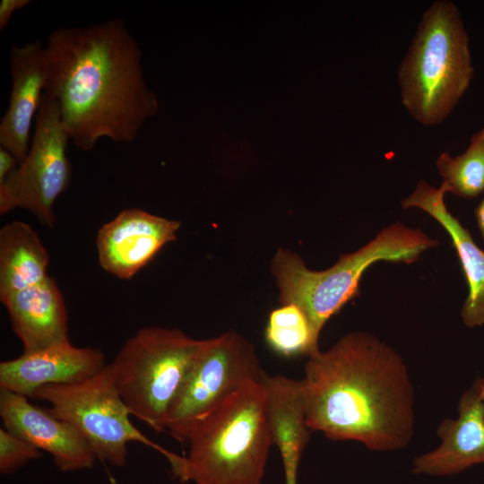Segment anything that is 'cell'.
Instances as JSON below:
<instances>
[{"label":"cell","mask_w":484,"mask_h":484,"mask_svg":"<svg viewBox=\"0 0 484 484\" xmlns=\"http://www.w3.org/2000/svg\"><path fill=\"white\" fill-rule=\"evenodd\" d=\"M44 48V94L57 104L76 147L89 151L101 138L133 143L158 105L143 78L141 48L123 20L60 28Z\"/></svg>","instance_id":"1"},{"label":"cell","mask_w":484,"mask_h":484,"mask_svg":"<svg viewBox=\"0 0 484 484\" xmlns=\"http://www.w3.org/2000/svg\"><path fill=\"white\" fill-rule=\"evenodd\" d=\"M306 423L327 438L376 452L405 447L414 428V392L401 356L367 333L341 337L307 357Z\"/></svg>","instance_id":"2"},{"label":"cell","mask_w":484,"mask_h":484,"mask_svg":"<svg viewBox=\"0 0 484 484\" xmlns=\"http://www.w3.org/2000/svg\"><path fill=\"white\" fill-rule=\"evenodd\" d=\"M173 473L195 484H262L272 435L262 381L246 384L191 431Z\"/></svg>","instance_id":"3"},{"label":"cell","mask_w":484,"mask_h":484,"mask_svg":"<svg viewBox=\"0 0 484 484\" xmlns=\"http://www.w3.org/2000/svg\"><path fill=\"white\" fill-rule=\"evenodd\" d=\"M474 75L469 36L457 6L435 1L423 13L398 71L401 99L423 125L441 124Z\"/></svg>","instance_id":"4"},{"label":"cell","mask_w":484,"mask_h":484,"mask_svg":"<svg viewBox=\"0 0 484 484\" xmlns=\"http://www.w3.org/2000/svg\"><path fill=\"white\" fill-rule=\"evenodd\" d=\"M438 240L419 229L400 222L385 228L359 250L342 255L332 267L308 269L296 253L279 248L272 263V272L279 289L281 305L294 304L307 315L314 336L319 339L326 322L359 294L362 274L377 261L413 263Z\"/></svg>","instance_id":"5"},{"label":"cell","mask_w":484,"mask_h":484,"mask_svg":"<svg viewBox=\"0 0 484 484\" xmlns=\"http://www.w3.org/2000/svg\"><path fill=\"white\" fill-rule=\"evenodd\" d=\"M204 340L176 328L144 327L108 364L131 415L157 432L166 431L169 409Z\"/></svg>","instance_id":"6"},{"label":"cell","mask_w":484,"mask_h":484,"mask_svg":"<svg viewBox=\"0 0 484 484\" xmlns=\"http://www.w3.org/2000/svg\"><path fill=\"white\" fill-rule=\"evenodd\" d=\"M49 403V411L70 422L84 436L97 459L114 467L127 462V446L137 442L162 454L175 467L181 456L153 442L131 421L107 366L93 376L74 384L39 388L31 398Z\"/></svg>","instance_id":"7"},{"label":"cell","mask_w":484,"mask_h":484,"mask_svg":"<svg viewBox=\"0 0 484 484\" xmlns=\"http://www.w3.org/2000/svg\"><path fill=\"white\" fill-rule=\"evenodd\" d=\"M264 374L253 345L241 334L229 331L205 339L169 409L166 431L186 443L202 419Z\"/></svg>","instance_id":"8"},{"label":"cell","mask_w":484,"mask_h":484,"mask_svg":"<svg viewBox=\"0 0 484 484\" xmlns=\"http://www.w3.org/2000/svg\"><path fill=\"white\" fill-rule=\"evenodd\" d=\"M69 141L57 104L43 93L28 154L0 184L1 214L22 208L44 226L54 227V204L68 188L72 177L66 155Z\"/></svg>","instance_id":"9"},{"label":"cell","mask_w":484,"mask_h":484,"mask_svg":"<svg viewBox=\"0 0 484 484\" xmlns=\"http://www.w3.org/2000/svg\"><path fill=\"white\" fill-rule=\"evenodd\" d=\"M180 221L138 208L125 209L98 231V260L106 272L128 280L177 239Z\"/></svg>","instance_id":"10"},{"label":"cell","mask_w":484,"mask_h":484,"mask_svg":"<svg viewBox=\"0 0 484 484\" xmlns=\"http://www.w3.org/2000/svg\"><path fill=\"white\" fill-rule=\"evenodd\" d=\"M28 397L0 390V416L4 428L48 453L63 471L91 468L97 459L91 446L70 422L48 409L32 404Z\"/></svg>","instance_id":"11"},{"label":"cell","mask_w":484,"mask_h":484,"mask_svg":"<svg viewBox=\"0 0 484 484\" xmlns=\"http://www.w3.org/2000/svg\"><path fill=\"white\" fill-rule=\"evenodd\" d=\"M106 366L101 350L76 347L66 341L2 361L0 390L31 397L46 385L84 381Z\"/></svg>","instance_id":"12"},{"label":"cell","mask_w":484,"mask_h":484,"mask_svg":"<svg viewBox=\"0 0 484 484\" xmlns=\"http://www.w3.org/2000/svg\"><path fill=\"white\" fill-rule=\"evenodd\" d=\"M12 87L8 108L0 123V144L22 163L30 149L47 75L45 48L39 39L13 46L9 53Z\"/></svg>","instance_id":"13"},{"label":"cell","mask_w":484,"mask_h":484,"mask_svg":"<svg viewBox=\"0 0 484 484\" xmlns=\"http://www.w3.org/2000/svg\"><path fill=\"white\" fill-rule=\"evenodd\" d=\"M440 445L414 458L415 475L444 477L484 463V411L476 383L458 404V417L443 420L437 428Z\"/></svg>","instance_id":"14"},{"label":"cell","mask_w":484,"mask_h":484,"mask_svg":"<svg viewBox=\"0 0 484 484\" xmlns=\"http://www.w3.org/2000/svg\"><path fill=\"white\" fill-rule=\"evenodd\" d=\"M446 193L447 187L444 183L436 188L420 180L415 190L402 201V207L423 210L448 233L468 284L469 292L461 315L467 327L474 328L484 324V250L476 245L470 231L448 211L445 203Z\"/></svg>","instance_id":"15"},{"label":"cell","mask_w":484,"mask_h":484,"mask_svg":"<svg viewBox=\"0 0 484 484\" xmlns=\"http://www.w3.org/2000/svg\"><path fill=\"white\" fill-rule=\"evenodd\" d=\"M0 300L22 343L23 352L70 341L65 300L50 276L37 285L1 296Z\"/></svg>","instance_id":"16"},{"label":"cell","mask_w":484,"mask_h":484,"mask_svg":"<svg viewBox=\"0 0 484 484\" xmlns=\"http://www.w3.org/2000/svg\"><path fill=\"white\" fill-rule=\"evenodd\" d=\"M262 384L273 444L281 456L284 484H298L299 462L310 432L306 423L302 380L265 374Z\"/></svg>","instance_id":"17"},{"label":"cell","mask_w":484,"mask_h":484,"mask_svg":"<svg viewBox=\"0 0 484 484\" xmlns=\"http://www.w3.org/2000/svg\"><path fill=\"white\" fill-rule=\"evenodd\" d=\"M49 255L36 231L13 220L0 230V297L45 281Z\"/></svg>","instance_id":"18"},{"label":"cell","mask_w":484,"mask_h":484,"mask_svg":"<svg viewBox=\"0 0 484 484\" xmlns=\"http://www.w3.org/2000/svg\"><path fill=\"white\" fill-rule=\"evenodd\" d=\"M265 340L271 350L287 358L308 357L319 350L307 315L294 304L281 305L270 312Z\"/></svg>","instance_id":"19"},{"label":"cell","mask_w":484,"mask_h":484,"mask_svg":"<svg viewBox=\"0 0 484 484\" xmlns=\"http://www.w3.org/2000/svg\"><path fill=\"white\" fill-rule=\"evenodd\" d=\"M436 164L448 193L471 199L484 192V127L471 137L463 153L452 157L444 151Z\"/></svg>","instance_id":"20"},{"label":"cell","mask_w":484,"mask_h":484,"mask_svg":"<svg viewBox=\"0 0 484 484\" xmlns=\"http://www.w3.org/2000/svg\"><path fill=\"white\" fill-rule=\"evenodd\" d=\"M42 456L41 451L33 445L13 434L0 428V473L10 475L30 461Z\"/></svg>","instance_id":"21"},{"label":"cell","mask_w":484,"mask_h":484,"mask_svg":"<svg viewBox=\"0 0 484 484\" xmlns=\"http://www.w3.org/2000/svg\"><path fill=\"white\" fill-rule=\"evenodd\" d=\"M30 4V0H2L0 3V29H5L13 13Z\"/></svg>","instance_id":"22"},{"label":"cell","mask_w":484,"mask_h":484,"mask_svg":"<svg viewBox=\"0 0 484 484\" xmlns=\"http://www.w3.org/2000/svg\"><path fill=\"white\" fill-rule=\"evenodd\" d=\"M19 165L17 159L6 149L0 146V184L3 183Z\"/></svg>","instance_id":"23"},{"label":"cell","mask_w":484,"mask_h":484,"mask_svg":"<svg viewBox=\"0 0 484 484\" xmlns=\"http://www.w3.org/2000/svg\"><path fill=\"white\" fill-rule=\"evenodd\" d=\"M474 214L484 244V195L477 208L474 210Z\"/></svg>","instance_id":"24"},{"label":"cell","mask_w":484,"mask_h":484,"mask_svg":"<svg viewBox=\"0 0 484 484\" xmlns=\"http://www.w3.org/2000/svg\"><path fill=\"white\" fill-rule=\"evenodd\" d=\"M475 383H476V385L478 386V389H479L480 397L482 406H483V411H484V377L478 378L475 381Z\"/></svg>","instance_id":"25"}]
</instances>
